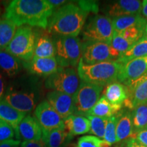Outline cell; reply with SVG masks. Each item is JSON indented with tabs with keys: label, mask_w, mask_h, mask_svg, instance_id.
<instances>
[{
	"label": "cell",
	"mask_w": 147,
	"mask_h": 147,
	"mask_svg": "<svg viewBox=\"0 0 147 147\" xmlns=\"http://www.w3.org/2000/svg\"><path fill=\"white\" fill-rule=\"evenodd\" d=\"M55 8L48 0H14L5 8L4 18L16 27H36L46 29Z\"/></svg>",
	"instance_id": "cell-1"
},
{
	"label": "cell",
	"mask_w": 147,
	"mask_h": 147,
	"mask_svg": "<svg viewBox=\"0 0 147 147\" xmlns=\"http://www.w3.org/2000/svg\"><path fill=\"white\" fill-rule=\"evenodd\" d=\"M87 14L74 3L62 5L49 18L48 31L55 36L78 37L85 25Z\"/></svg>",
	"instance_id": "cell-2"
},
{
	"label": "cell",
	"mask_w": 147,
	"mask_h": 147,
	"mask_svg": "<svg viewBox=\"0 0 147 147\" xmlns=\"http://www.w3.org/2000/svg\"><path fill=\"white\" fill-rule=\"evenodd\" d=\"M121 66L117 61L87 65L80 59L77 71L81 81L104 87L117 81Z\"/></svg>",
	"instance_id": "cell-3"
},
{
	"label": "cell",
	"mask_w": 147,
	"mask_h": 147,
	"mask_svg": "<svg viewBox=\"0 0 147 147\" xmlns=\"http://www.w3.org/2000/svg\"><path fill=\"white\" fill-rule=\"evenodd\" d=\"M56 58L59 67H75L82 58V44L78 37L55 36Z\"/></svg>",
	"instance_id": "cell-4"
},
{
	"label": "cell",
	"mask_w": 147,
	"mask_h": 147,
	"mask_svg": "<svg viewBox=\"0 0 147 147\" xmlns=\"http://www.w3.org/2000/svg\"><path fill=\"white\" fill-rule=\"evenodd\" d=\"M35 42L36 35L32 27L21 26L16 29L5 51L23 62L28 61L34 57Z\"/></svg>",
	"instance_id": "cell-5"
},
{
	"label": "cell",
	"mask_w": 147,
	"mask_h": 147,
	"mask_svg": "<svg viewBox=\"0 0 147 147\" xmlns=\"http://www.w3.org/2000/svg\"><path fill=\"white\" fill-rule=\"evenodd\" d=\"M115 33L113 21L110 17L97 14L88 20L82 29L84 42H100L110 44Z\"/></svg>",
	"instance_id": "cell-6"
},
{
	"label": "cell",
	"mask_w": 147,
	"mask_h": 147,
	"mask_svg": "<svg viewBox=\"0 0 147 147\" xmlns=\"http://www.w3.org/2000/svg\"><path fill=\"white\" fill-rule=\"evenodd\" d=\"M80 80L74 67H59L57 71L47 77L45 87L74 96L80 86Z\"/></svg>",
	"instance_id": "cell-7"
},
{
	"label": "cell",
	"mask_w": 147,
	"mask_h": 147,
	"mask_svg": "<svg viewBox=\"0 0 147 147\" xmlns=\"http://www.w3.org/2000/svg\"><path fill=\"white\" fill-rule=\"evenodd\" d=\"M104 87L81 81L73 96L74 115L87 117L100 98Z\"/></svg>",
	"instance_id": "cell-8"
},
{
	"label": "cell",
	"mask_w": 147,
	"mask_h": 147,
	"mask_svg": "<svg viewBox=\"0 0 147 147\" xmlns=\"http://www.w3.org/2000/svg\"><path fill=\"white\" fill-rule=\"evenodd\" d=\"M121 54L110 44L100 42H84L81 59L87 65L117 61Z\"/></svg>",
	"instance_id": "cell-9"
},
{
	"label": "cell",
	"mask_w": 147,
	"mask_h": 147,
	"mask_svg": "<svg viewBox=\"0 0 147 147\" xmlns=\"http://www.w3.org/2000/svg\"><path fill=\"white\" fill-rule=\"evenodd\" d=\"M2 99L18 111L25 114L32 112L36 106V93L25 88L9 87Z\"/></svg>",
	"instance_id": "cell-10"
},
{
	"label": "cell",
	"mask_w": 147,
	"mask_h": 147,
	"mask_svg": "<svg viewBox=\"0 0 147 147\" xmlns=\"http://www.w3.org/2000/svg\"><path fill=\"white\" fill-rule=\"evenodd\" d=\"M34 116L39 123L42 131L65 128L64 120L47 101H44L36 106Z\"/></svg>",
	"instance_id": "cell-11"
},
{
	"label": "cell",
	"mask_w": 147,
	"mask_h": 147,
	"mask_svg": "<svg viewBox=\"0 0 147 147\" xmlns=\"http://www.w3.org/2000/svg\"><path fill=\"white\" fill-rule=\"evenodd\" d=\"M146 73L147 56L134 59L125 63H121L117 81L125 86H128Z\"/></svg>",
	"instance_id": "cell-12"
},
{
	"label": "cell",
	"mask_w": 147,
	"mask_h": 147,
	"mask_svg": "<svg viewBox=\"0 0 147 147\" xmlns=\"http://www.w3.org/2000/svg\"><path fill=\"white\" fill-rule=\"evenodd\" d=\"M128 91V98L124 104L129 109L147 104V73L144 76L126 86Z\"/></svg>",
	"instance_id": "cell-13"
},
{
	"label": "cell",
	"mask_w": 147,
	"mask_h": 147,
	"mask_svg": "<svg viewBox=\"0 0 147 147\" xmlns=\"http://www.w3.org/2000/svg\"><path fill=\"white\" fill-rule=\"evenodd\" d=\"M47 99L63 120L74 115V99L71 95L53 91L48 93Z\"/></svg>",
	"instance_id": "cell-14"
},
{
	"label": "cell",
	"mask_w": 147,
	"mask_h": 147,
	"mask_svg": "<svg viewBox=\"0 0 147 147\" xmlns=\"http://www.w3.org/2000/svg\"><path fill=\"white\" fill-rule=\"evenodd\" d=\"M24 67L33 74L49 77L56 72L59 67L55 57L38 58L33 57L28 61L23 62Z\"/></svg>",
	"instance_id": "cell-15"
},
{
	"label": "cell",
	"mask_w": 147,
	"mask_h": 147,
	"mask_svg": "<svg viewBox=\"0 0 147 147\" xmlns=\"http://www.w3.org/2000/svg\"><path fill=\"white\" fill-rule=\"evenodd\" d=\"M15 136L17 139H22L24 141L39 140L42 139V129L34 117L25 116L18 125Z\"/></svg>",
	"instance_id": "cell-16"
},
{
	"label": "cell",
	"mask_w": 147,
	"mask_h": 147,
	"mask_svg": "<svg viewBox=\"0 0 147 147\" xmlns=\"http://www.w3.org/2000/svg\"><path fill=\"white\" fill-rule=\"evenodd\" d=\"M142 1L139 0H119L109 5L107 14L113 18L138 15L142 12Z\"/></svg>",
	"instance_id": "cell-17"
},
{
	"label": "cell",
	"mask_w": 147,
	"mask_h": 147,
	"mask_svg": "<svg viewBox=\"0 0 147 147\" xmlns=\"http://www.w3.org/2000/svg\"><path fill=\"white\" fill-rule=\"evenodd\" d=\"M50 33L45 32L37 34L36 35L35 49L34 57L38 58H52L56 56V48L55 43L53 41Z\"/></svg>",
	"instance_id": "cell-18"
},
{
	"label": "cell",
	"mask_w": 147,
	"mask_h": 147,
	"mask_svg": "<svg viewBox=\"0 0 147 147\" xmlns=\"http://www.w3.org/2000/svg\"><path fill=\"white\" fill-rule=\"evenodd\" d=\"M117 116L118 120L116 129L117 142L128 138L136 139V134L134 131L131 113L124 111Z\"/></svg>",
	"instance_id": "cell-19"
},
{
	"label": "cell",
	"mask_w": 147,
	"mask_h": 147,
	"mask_svg": "<svg viewBox=\"0 0 147 147\" xmlns=\"http://www.w3.org/2000/svg\"><path fill=\"white\" fill-rule=\"evenodd\" d=\"M72 136L65 129H57L49 131H42V139L47 147H66Z\"/></svg>",
	"instance_id": "cell-20"
},
{
	"label": "cell",
	"mask_w": 147,
	"mask_h": 147,
	"mask_svg": "<svg viewBox=\"0 0 147 147\" xmlns=\"http://www.w3.org/2000/svg\"><path fill=\"white\" fill-rule=\"evenodd\" d=\"M104 96L113 105L123 106L128 98V91L126 86L118 81L108 84L104 92Z\"/></svg>",
	"instance_id": "cell-21"
},
{
	"label": "cell",
	"mask_w": 147,
	"mask_h": 147,
	"mask_svg": "<svg viewBox=\"0 0 147 147\" xmlns=\"http://www.w3.org/2000/svg\"><path fill=\"white\" fill-rule=\"evenodd\" d=\"M65 130L71 136L82 135L90 131L89 120L85 117L72 115L64 120Z\"/></svg>",
	"instance_id": "cell-22"
},
{
	"label": "cell",
	"mask_w": 147,
	"mask_h": 147,
	"mask_svg": "<svg viewBox=\"0 0 147 147\" xmlns=\"http://www.w3.org/2000/svg\"><path fill=\"white\" fill-rule=\"evenodd\" d=\"M25 115L26 114L18 111L3 99L0 100V119L10 125L15 133L18 125L25 118Z\"/></svg>",
	"instance_id": "cell-23"
},
{
	"label": "cell",
	"mask_w": 147,
	"mask_h": 147,
	"mask_svg": "<svg viewBox=\"0 0 147 147\" xmlns=\"http://www.w3.org/2000/svg\"><path fill=\"white\" fill-rule=\"evenodd\" d=\"M22 61L7 53L0 51V70L9 77L17 75L21 69Z\"/></svg>",
	"instance_id": "cell-24"
},
{
	"label": "cell",
	"mask_w": 147,
	"mask_h": 147,
	"mask_svg": "<svg viewBox=\"0 0 147 147\" xmlns=\"http://www.w3.org/2000/svg\"><path fill=\"white\" fill-rule=\"evenodd\" d=\"M121 108L122 106L111 104L105 97L102 96L91 110L89 115L109 119L119 113Z\"/></svg>",
	"instance_id": "cell-25"
},
{
	"label": "cell",
	"mask_w": 147,
	"mask_h": 147,
	"mask_svg": "<svg viewBox=\"0 0 147 147\" xmlns=\"http://www.w3.org/2000/svg\"><path fill=\"white\" fill-rule=\"evenodd\" d=\"M115 32H120L133 26L146 27L147 21L146 18L140 15L124 16L113 18L112 19Z\"/></svg>",
	"instance_id": "cell-26"
},
{
	"label": "cell",
	"mask_w": 147,
	"mask_h": 147,
	"mask_svg": "<svg viewBox=\"0 0 147 147\" xmlns=\"http://www.w3.org/2000/svg\"><path fill=\"white\" fill-rule=\"evenodd\" d=\"M147 56V38L144 36L134 44L127 51L120 55L117 61L125 63L134 59Z\"/></svg>",
	"instance_id": "cell-27"
},
{
	"label": "cell",
	"mask_w": 147,
	"mask_h": 147,
	"mask_svg": "<svg viewBox=\"0 0 147 147\" xmlns=\"http://www.w3.org/2000/svg\"><path fill=\"white\" fill-rule=\"evenodd\" d=\"M16 26L10 20L0 18V50H5L15 34Z\"/></svg>",
	"instance_id": "cell-28"
},
{
	"label": "cell",
	"mask_w": 147,
	"mask_h": 147,
	"mask_svg": "<svg viewBox=\"0 0 147 147\" xmlns=\"http://www.w3.org/2000/svg\"><path fill=\"white\" fill-rule=\"evenodd\" d=\"M134 131L137 134L147 128V104H143L135 108L131 113Z\"/></svg>",
	"instance_id": "cell-29"
},
{
	"label": "cell",
	"mask_w": 147,
	"mask_h": 147,
	"mask_svg": "<svg viewBox=\"0 0 147 147\" xmlns=\"http://www.w3.org/2000/svg\"><path fill=\"white\" fill-rule=\"evenodd\" d=\"M87 117L90 122V133L96 136L98 138L104 139L108 119L91 115L87 116Z\"/></svg>",
	"instance_id": "cell-30"
},
{
	"label": "cell",
	"mask_w": 147,
	"mask_h": 147,
	"mask_svg": "<svg viewBox=\"0 0 147 147\" xmlns=\"http://www.w3.org/2000/svg\"><path fill=\"white\" fill-rule=\"evenodd\" d=\"M145 27L133 26L118 33L125 40L135 43L144 36Z\"/></svg>",
	"instance_id": "cell-31"
},
{
	"label": "cell",
	"mask_w": 147,
	"mask_h": 147,
	"mask_svg": "<svg viewBox=\"0 0 147 147\" xmlns=\"http://www.w3.org/2000/svg\"><path fill=\"white\" fill-rule=\"evenodd\" d=\"M117 120H118V116L114 115L108 119L107 124H106L104 140L110 144L117 142V134H116Z\"/></svg>",
	"instance_id": "cell-32"
},
{
	"label": "cell",
	"mask_w": 147,
	"mask_h": 147,
	"mask_svg": "<svg viewBox=\"0 0 147 147\" xmlns=\"http://www.w3.org/2000/svg\"><path fill=\"white\" fill-rule=\"evenodd\" d=\"M134 44V42L128 41L123 38L118 32H115L110 45L121 55L127 51Z\"/></svg>",
	"instance_id": "cell-33"
},
{
	"label": "cell",
	"mask_w": 147,
	"mask_h": 147,
	"mask_svg": "<svg viewBox=\"0 0 147 147\" xmlns=\"http://www.w3.org/2000/svg\"><path fill=\"white\" fill-rule=\"evenodd\" d=\"M15 131L12 127L0 119V142L13 139Z\"/></svg>",
	"instance_id": "cell-34"
},
{
	"label": "cell",
	"mask_w": 147,
	"mask_h": 147,
	"mask_svg": "<svg viewBox=\"0 0 147 147\" xmlns=\"http://www.w3.org/2000/svg\"><path fill=\"white\" fill-rule=\"evenodd\" d=\"M100 140L93 136H84L78 140L76 147H100Z\"/></svg>",
	"instance_id": "cell-35"
},
{
	"label": "cell",
	"mask_w": 147,
	"mask_h": 147,
	"mask_svg": "<svg viewBox=\"0 0 147 147\" xmlns=\"http://www.w3.org/2000/svg\"><path fill=\"white\" fill-rule=\"evenodd\" d=\"M78 6L87 13L89 12L97 13L99 10L98 3L94 1H79Z\"/></svg>",
	"instance_id": "cell-36"
},
{
	"label": "cell",
	"mask_w": 147,
	"mask_h": 147,
	"mask_svg": "<svg viewBox=\"0 0 147 147\" xmlns=\"http://www.w3.org/2000/svg\"><path fill=\"white\" fill-rule=\"evenodd\" d=\"M21 147H47L43 140L34 141H23L21 142Z\"/></svg>",
	"instance_id": "cell-37"
},
{
	"label": "cell",
	"mask_w": 147,
	"mask_h": 147,
	"mask_svg": "<svg viewBox=\"0 0 147 147\" xmlns=\"http://www.w3.org/2000/svg\"><path fill=\"white\" fill-rule=\"evenodd\" d=\"M21 142L19 140L11 139L0 142V147H21Z\"/></svg>",
	"instance_id": "cell-38"
},
{
	"label": "cell",
	"mask_w": 147,
	"mask_h": 147,
	"mask_svg": "<svg viewBox=\"0 0 147 147\" xmlns=\"http://www.w3.org/2000/svg\"><path fill=\"white\" fill-rule=\"evenodd\" d=\"M136 139L140 143L147 147V128L138 132L136 134Z\"/></svg>",
	"instance_id": "cell-39"
},
{
	"label": "cell",
	"mask_w": 147,
	"mask_h": 147,
	"mask_svg": "<svg viewBox=\"0 0 147 147\" xmlns=\"http://www.w3.org/2000/svg\"><path fill=\"white\" fill-rule=\"evenodd\" d=\"M5 82L4 77H3L2 74L0 72V100L3 98V95L5 94Z\"/></svg>",
	"instance_id": "cell-40"
},
{
	"label": "cell",
	"mask_w": 147,
	"mask_h": 147,
	"mask_svg": "<svg viewBox=\"0 0 147 147\" xmlns=\"http://www.w3.org/2000/svg\"><path fill=\"white\" fill-rule=\"evenodd\" d=\"M127 147H146L140 143L136 139H129L127 141Z\"/></svg>",
	"instance_id": "cell-41"
},
{
	"label": "cell",
	"mask_w": 147,
	"mask_h": 147,
	"mask_svg": "<svg viewBox=\"0 0 147 147\" xmlns=\"http://www.w3.org/2000/svg\"><path fill=\"white\" fill-rule=\"evenodd\" d=\"M48 1L53 5L54 8H60L62 5L65 4L66 2L65 0H48Z\"/></svg>",
	"instance_id": "cell-42"
},
{
	"label": "cell",
	"mask_w": 147,
	"mask_h": 147,
	"mask_svg": "<svg viewBox=\"0 0 147 147\" xmlns=\"http://www.w3.org/2000/svg\"><path fill=\"white\" fill-rule=\"evenodd\" d=\"M142 13L143 16L147 18V0H144V1H142Z\"/></svg>",
	"instance_id": "cell-43"
},
{
	"label": "cell",
	"mask_w": 147,
	"mask_h": 147,
	"mask_svg": "<svg viewBox=\"0 0 147 147\" xmlns=\"http://www.w3.org/2000/svg\"><path fill=\"white\" fill-rule=\"evenodd\" d=\"M112 144H110L107 141L104 140H100V147H111Z\"/></svg>",
	"instance_id": "cell-44"
},
{
	"label": "cell",
	"mask_w": 147,
	"mask_h": 147,
	"mask_svg": "<svg viewBox=\"0 0 147 147\" xmlns=\"http://www.w3.org/2000/svg\"><path fill=\"white\" fill-rule=\"evenodd\" d=\"M144 37L147 38V23L146 25V27H145V32H144Z\"/></svg>",
	"instance_id": "cell-45"
},
{
	"label": "cell",
	"mask_w": 147,
	"mask_h": 147,
	"mask_svg": "<svg viewBox=\"0 0 147 147\" xmlns=\"http://www.w3.org/2000/svg\"><path fill=\"white\" fill-rule=\"evenodd\" d=\"M0 12H1V8H0Z\"/></svg>",
	"instance_id": "cell-46"
},
{
	"label": "cell",
	"mask_w": 147,
	"mask_h": 147,
	"mask_svg": "<svg viewBox=\"0 0 147 147\" xmlns=\"http://www.w3.org/2000/svg\"><path fill=\"white\" fill-rule=\"evenodd\" d=\"M0 51H1V50H0Z\"/></svg>",
	"instance_id": "cell-47"
}]
</instances>
